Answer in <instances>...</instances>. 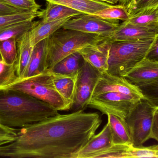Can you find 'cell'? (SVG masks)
I'll return each mask as SVG.
<instances>
[{
	"label": "cell",
	"mask_w": 158,
	"mask_h": 158,
	"mask_svg": "<svg viewBox=\"0 0 158 158\" xmlns=\"http://www.w3.org/2000/svg\"><path fill=\"white\" fill-rule=\"evenodd\" d=\"M102 122L97 112L59 114L19 130L15 141L0 148V157L76 158Z\"/></svg>",
	"instance_id": "cell-1"
},
{
	"label": "cell",
	"mask_w": 158,
	"mask_h": 158,
	"mask_svg": "<svg viewBox=\"0 0 158 158\" xmlns=\"http://www.w3.org/2000/svg\"><path fill=\"white\" fill-rule=\"evenodd\" d=\"M51 105L17 90L0 89V123L23 129L58 115Z\"/></svg>",
	"instance_id": "cell-2"
},
{
	"label": "cell",
	"mask_w": 158,
	"mask_h": 158,
	"mask_svg": "<svg viewBox=\"0 0 158 158\" xmlns=\"http://www.w3.org/2000/svg\"><path fill=\"white\" fill-rule=\"evenodd\" d=\"M107 38L95 33L59 29L46 39V67L49 70L67 57Z\"/></svg>",
	"instance_id": "cell-3"
},
{
	"label": "cell",
	"mask_w": 158,
	"mask_h": 158,
	"mask_svg": "<svg viewBox=\"0 0 158 158\" xmlns=\"http://www.w3.org/2000/svg\"><path fill=\"white\" fill-rule=\"evenodd\" d=\"M154 39L111 41L107 71L124 77L146 58Z\"/></svg>",
	"instance_id": "cell-4"
},
{
	"label": "cell",
	"mask_w": 158,
	"mask_h": 158,
	"mask_svg": "<svg viewBox=\"0 0 158 158\" xmlns=\"http://www.w3.org/2000/svg\"><path fill=\"white\" fill-rule=\"evenodd\" d=\"M4 89L23 92L51 105L58 111L69 110L56 88L52 74L47 70L36 76L19 79Z\"/></svg>",
	"instance_id": "cell-5"
},
{
	"label": "cell",
	"mask_w": 158,
	"mask_h": 158,
	"mask_svg": "<svg viewBox=\"0 0 158 158\" xmlns=\"http://www.w3.org/2000/svg\"><path fill=\"white\" fill-rule=\"evenodd\" d=\"M157 109L144 98L141 99L125 120L134 146H143L150 139Z\"/></svg>",
	"instance_id": "cell-6"
},
{
	"label": "cell",
	"mask_w": 158,
	"mask_h": 158,
	"mask_svg": "<svg viewBox=\"0 0 158 158\" xmlns=\"http://www.w3.org/2000/svg\"><path fill=\"white\" fill-rule=\"evenodd\" d=\"M143 96L118 92H109L93 96L87 107L107 115L111 114L125 120Z\"/></svg>",
	"instance_id": "cell-7"
},
{
	"label": "cell",
	"mask_w": 158,
	"mask_h": 158,
	"mask_svg": "<svg viewBox=\"0 0 158 158\" xmlns=\"http://www.w3.org/2000/svg\"><path fill=\"white\" fill-rule=\"evenodd\" d=\"M100 73L84 61L78 73L74 104V111L84 110L88 107Z\"/></svg>",
	"instance_id": "cell-8"
},
{
	"label": "cell",
	"mask_w": 158,
	"mask_h": 158,
	"mask_svg": "<svg viewBox=\"0 0 158 158\" xmlns=\"http://www.w3.org/2000/svg\"><path fill=\"white\" fill-rule=\"evenodd\" d=\"M119 24V20L104 19L92 14H82L72 17L62 28L95 33L107 38Z\"/></svg>",
	"instance_id": "cell-9"
},
{
	"label": "cell",
	"mask_w": 158,
	"mask_h": 158,
	"mask_svg": "<svg viewBox=\"0 0 158 158\" xmlns=\"http://www.w3.org/2000/svg\"><path fill=\"white\" fill-rule=\"evenodd\" d=\"M158 34V23L143 26L125 21L120 23L107 38L112 42L140 41L155 38Z\"/></svg>",
	"instance_id": "cell-10"
},
{
	"label": "cell",
	"mask_w": 158,
	"mask_h": 158,
	"mask_svg": "<svg viewBox=\"0 0 158 158\" xmlns=\"http://www.w3.org/2000/svg\"><path fill=\"white\" fill-rule=\"evenodd\" d=\"M109 92H118L144 97L137 86L131 83L127 79L106 71L100 74L92 96Z\"/></svg>",
	"instance_id": "cell-11"
},
{
	"label": "cell",
	"mask_w": 158,
	"mask_h": 158,
	"mask_svg": "<svg viewBox=\"0 0 158 158\" xmlns=\"http://www.w3.org/2000/svg\"><path fill=\"white\" fill-rule=\"evenodd\" d=\"M114 145L113 133L107 122L102 130L94 135L79 151L76 158H96L98 155L107 151Z\"/></svg>",
	"instance_id": "cell-12"
},
{
	"label": "cell",
	"mask_w": 158,
	"mask_h": 158,
	"mask_svg": "<svg viewBox=\"0 0 158 158\" xmlns=\"http://www.w3.org/2000/svg\"><path fill=\"white\" fill-rule=\"evenodd\" d=\"M111 41L108 39L79 51L84 60L90 64L100 74L107 71Z\"/></svg>",
	"instance_id": "cell-13"
},
{
	"label": "cell",
	"mask_w": 158,
	"mask_h": 158,
	"mask_svg": "<svg viewBox=\"0 0 158 158\" xmlns=\"http://www.w3.org/2000/svg\"><path fill=\"white\" fill-rule=\"evenodd\" d=\"M136 86L158 80V62L144 58L124 76Z\"/></svg>",
	"instance_id": "cell-14"
},
{
	"label": "cell",
	"mask_w": 158,
	"mask_h": 158,
	"mask_svg": "<svg viewBox=\"0 0 158 158\" xmlns=\"http://www.w3.org/2000/svg\"><path fill=\"white\" fill-rule=\"evenodd\" d=\"M74 17H68L62 19L49 22H43L41 20L36 21L34 26L30 31L31 43L32 46L53 34L55 32L63 28L68 21Z\"/></svg>",
	"instance_id": "cell-15"
},
{
	"label": "cell",
	"mask_w": 158,
	"mask_h": 158,
	"mask_svg": "<svg viewBox=\"0 0 158 158\" xmlns=\"http://www.w3.org/2000/svg\"><path fill=\"white\" fill-rule=\"evenodd\" d=\"M17 58L15 64L19 79L24 78L29 64L34 46L31 43L30 31L17 40Z\"/></svg>",
	"instance_id": "cell-16"
},
{
	"label": "cell",
	"mask_w": 158,
	"mask_h": 158,
	"mask_svg": "<svg viewBox=\"0 0 158 158\" xmlns=\"http://www.w3.org/2000/svg\"><path fill=\"white\" fill-rule=\"evenodd\" d=\"M50 73L52 74L56 88L64 100L69 109H71L75 99L77 75H62L51 72Z\"/></svg>",
	"instance_id": "cell-17"
},
{
	"label": "cell",
	"mask_w": 158,
	"mask_h": 158,
	"mask_svg": "<svg viewBox=\"0 0 158 158\" xmlns=\"http://www.w3.org/2000/svg\"><path fill=\"white\" fill-rule=\"evenodd\" d=\"M46 70L45 39L34 46L31 58L23 79L39 75Z\"/></svg>",
	"instance_id": "cell-18"
},
{
	"label": "cell",
	"mask_w": 158,
	"mask_h": 158,
	"mask_svg": "<svg viewBox=\"0 0 158 158\" xmlns=\"http://www.w3.org/2000/svg\"><path fill=\"white\" fill-rule=\"evenodd\" d=\"M67 6L83 14H93L113 5L95 0H44Z\"/></svg>",
	"instance_id": "cell-19"
},
{
	"label": "cell",
	"mask_w": 158,
	"mask_h": 158,
	"mask_svg": "<svg viewBox=\"0 0 158 158\" xmlns=\"http://www.w3.org/2000/svg\"><path fill=\"white\" fill-rule=\"evenodd\" d=\"M84 60L79 52L74 53L48 70L52 73L67 75H77Z\"/></svg>",
	"instance_id": "cell-20"
},
{
	"label": "cell",
	"mask_w": 158,
	"mask_h": 158,
	"mask_svg": "<svg viewBox=\"0 0 158 158\" xmlns=\"http://www.w3.org/2000/svg\"><path fill=\"white\" fill-rule=\"evenodd\" d=\"M112 130L114 145H132L128 125L125 120L114 115H107Z\"/></svg>",
	"instance_id": "cell-21"
},
{
	"label": "cell",
	"mask_w": 158,
	"mask_h": 158,
	"mask_svg": "<svg viewBox=\"0 0 158 158\" xmlns=\"http://www.w3.org/2000/svg\"><path fill=\"white\" fill-rule=\"evenodd\" d=\"M42 10L40 19L43 22H49L68 17H76L82 15L81 12L58 4L47 2L46 8Z\"/></svg>",
	"instance_id": "cell-22"
},
{
	"label": "cell",
	"mask_w": 158,
	"mask_h": 158,
	"mask_svg": "<svg viewBox=\"0 0 158 158\" xmlns=\"http://www.w3.org/2000/svg\"><path fill=\"white\" fill-rule=\"evenodd\" d=\"M119 158H158V144L149 147L119 145Z\"/></svg>",
	"instance_id": "cell-23"
},
{
	"label": "cell",
	"mask_w": 158,
	"mask_h": 158,
	"mask_svg": "<svg viewBox=\"0 0 158 158\" xmlns=\"http://www.w3.org/2000/svg\"><path fill=\"white\" fill-rule=\"evenodd\" d=\"M36 21L29 20L13 24L0 28V41L9 39L17 40L24 33L31 29Z\"/></svg>",
	"instance_id": "cell-24"
},
{
	"label": "cell",
	"mask_w": 158,
	"mask_h": 158,
	"mask_svg": "<svg viewBox=\"0 0 158 158\" xmlns=\"http://www.w3.org/2000/svg\"><path fill=\"white\" fill-rule=\"evenodd\" d=\"M42 10H29L11 15H0V28L24 21L40 17Z\"/></svg>",
	"instance_id": "cell-25"
},
{
	"label": "cell",
	"mask_w": 158,
	"mask_h": 158,
	"mask_svg": "<svg viewBox=\"0 0 158 158\" xmlns=\"http://www.w3.org/2000/svg\"><path fill=\"white\" fill-rule=\"evenodd\" d=\"M92 15L104 19L128 21L130 15L125 6L120 5H113L110 7L104 8Z\"/></svg>",
	"instance_id": "cell-26"
},
{
	"label": "cell",
	"mask_w": 158,
	"mask_h": 158,
	"mask_svg": "<svg viewBox=\"0 0 158 158\" xmlns=\"http://www.w3.org/2000/svg\"><path fill=\"white\" fill-rule=\"evenodd\" d=\"M19 79L15 63L9 65L0 59V89H4Z\"/></svg>",
	"instance_id": "cell-27"
},
{
	"label": "cell",
	"mask_w": 158,
	"mask_h": 158,
	"mask_svg": "<svg viewBox=\"0 0 158 158\" xmlns=\"http://www.w3.org/2000/svg\"><path fill=\"white\" fill-rule=\"evenodd\" d=\"M17 40L9 39L0 41L1 58L7 65L15 64L17 58Z\"/></svg>",
	"instance_id": "cell-28"
},
{
	"label": "cell",
	"mask_w": 158,
	"mask_h": 158,
	"mask_svg": "<svg viewBox=\"0 0 158 158\" xmlns=\"http://www.w3.org/2000/svg\"><path fill=\"white\" fill-rule=\"evenodd\" d=\"M144 98L158 109V80L155 82L137 86Z\"/></svg>",
	"instance_id": "cell-29"
},
{
	"label": "cell",
	"mask_w": 158,
	"mask_h": 158,
	"mask_svg": "<svg viewBox=\"0 0 158 158\" xmlns=\"http://www.w3.org/2000/svg\"><path fill=\"white\" fill-rule=\"evenodd\" d=\"M18 130L6 127L0 123V148L14 142Z\"/></svg>",
	"instance_id": "cell-30"
},
{
	"label": "cell",
	"mask_w": 158,
	"mask_h": 158,
	"mask_svg": "<svg viewBox=\"0 0 158 158\" xmlns=\"http://www.w3.org/2000/svg\"><path fill=\"white\" fill-rule=\"evenodd\" d=\"M158 5V0H138L127 7L130 16L139 13L147 8L154 7Z\"/></svg>",
	"instance_id": "cell-31"
},
{
	"label": "cell",
	"mask_w": 158,
	"mask_h": 158,
	"mask_svg": "<svg viewBox=\"0 0 158 158\" xmlns=\"http://www.w3.org/2000/svg\"><path fill=\"white\" fill-rule=\"evenodd\" d=\"M11 5L24 10H40L41 6L35 0H0Z\"/></svg>",
	"instance_id": "cell-32"
},
{
	"label": "cell",
	"mask_w": 158,
	"mask_h": 158,
	"mask_svg": "<svg viewBox=\"0 0 158 158\" xmlns=\"http://www.w3.org/2000/svg\"><path fill=\"white\" fill-rule=\"evenodd\" d=\"M27 11V10L18 8L7 3L0 1V15H11Z\"/></svg>",
	"instance_id": "cell-33"
},
{
	"label": "cell",
	"mask_w": 158,
	"mask_h": 158,
	"mask_svg": "<svg viewBox=\"0 0 158 158\" xmlns=\"http://www.w3.org/2000/svg\"><path fill=\"white\" fill-rule=\"evenodd\" d=\"M146 58L158 62V34L155 37L148 52Z\"/></svg>",
	"instance_id": "cell-34"
},
{
	"label": "cell",
	"mask_w": 158,
	"mask_h": 158,
	"mask_svg": "<svg viewBox=\"0 0 158 158\" xmlns=\"http://www.w3.org/2000/svg\"><path fill=\"white\" fill-rule=\"evenodd\" d=\"M151 138L155 139L158 142V109H157L154 115V121L150 139Z\"/></svg>",
	"instance_id": "cell-35"
},
{
	"label": "cell",
	"mask_w": 158,
	"mask_h": 158,
	"mask_svg": "<svg viewBox=\"0 0 158 158\" xmlns=\"http://www.w3.org/2000/svg\"><path fill=\"white\" fill-rule=\"evenodd\" d=\"M130 2H131V0H119L118 4L123 6L126 8V7L130 3Z\"/></svg>",
	"instance_id": "cell-36"
},
{
	"label": "cell",
	"mask_w": 158,
	"mask_h": 158,
	"mask_svg": "<svg viewBox=\"0 0 158 158\" xmlns=\"http://www.w3.org/2000/svg\"><path fill=\"white\" fill-rule=\"evenodd\" d=\"M95 1H100V2H105L108 3L112 5H116L118 3L119 0H95Z\"/></svg>",
	"instance_id": "cell-37"
},
{
	"label": "cell",
	"mask_w": 158,
	"mask_h": 158,
	"mask_svg": "<svg viewBox=\"0 0 158 158\" xmlns=\"http://www.w3.org/2000/svg\"><path fill=\"white\" fill-rule=\"evenodd\" d=\"M137 1H138V0H131V2H130V3H129V4L128 5V6H127V7H128L129 6L132 4L133 3L135 2H136ZM127 7H126V8H127Z\"/></svg>",
	"instance_id": "cell-38"
},
{
	"label": "cell",
	"mask_w": 158,
	"mask_h": 158,
	"mask_svg": "<svg viewBox=\"0 0 158 158\" xmlns=\"http://www.w3.org/2000/svg\"><path fill=\"white\" fill-rule=\"evenodd\" d=\"M118 157H119V146H118Z\"/></svg>",
	"instance_id": "cell-39"
}]
</instances>
